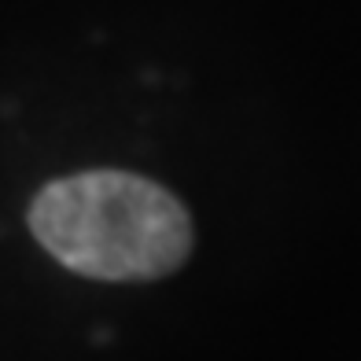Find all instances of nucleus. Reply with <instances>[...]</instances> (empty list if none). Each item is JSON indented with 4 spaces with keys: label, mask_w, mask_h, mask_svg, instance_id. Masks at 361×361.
Returning a JSON list of instances; mask_svg holds the SVG:
<instances>
[{
    "label": "nucleus",
    "mask_w": 361,
    "mask_h": 361,
    "mask_svg": "<svg viewBox=\"0 0 361 361\" xmlns=\"http://www.w3.org/2000/svg\"><path fill=\"white\" fill-rule=\"evenodd\" d=\"M41 247L92 281H152L192 251V221L166 188L122 170L52 180L30 207Z\"/></svg>",
    "instance_id": "nucleus-1"
}]
</instances>
